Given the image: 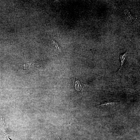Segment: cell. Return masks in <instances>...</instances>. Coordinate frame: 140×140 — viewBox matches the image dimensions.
Masks as SVG:
<instances>
[{
    "mask_svg": "<svg viewBox=\"0 0 140 140\" xmlns=\"http://www.w3.org/2000/svg\"><path fill=\"white\" fill-rule=\"evenodd\" d=\"M128 55V52H126V53L121 54L120 57L121 67L119 70L120 71L123 65L125 63L127 57Z\"/></svg>",
    "mask_w": 140,
    "mask_h": 140,
    "instance_id": "obj_1",
    "label": "cell"
},
{
    "mask_svg": "<svg viewBox=\"0 0 140 140\" xmlns=\"http://www.w3.org/2000/svg\"><path fill=\"white\" fill-rule=\"evenodd\" d=\"M75 88L77 91H80L82 89V85L81 83L79 81H77L75 83Z\"/></svg>",
    "mask_w": 140,
    "mask_h": 140,
    "instance_id": "obj_2",
    "label": "cell"
},
{
    "mask_svg": "<svg viewBox=\"0 0 140 140\" xmlns=\"http://www.w3.org/2000/svg\"><path fill=\"white\" fill-rule=\"evenodd\" d=\"M119 103H120L112 102V101H108V102L103 103L101 104V105H99L98 106H103L105 105H110L111 106H112L116 104H117Z\"/></svg>",
    "mask_w": 140,
    "mask_h": 140,
    "instance_id": "obj_3",
    "label": "cell"
},
{
    "mask_svg": "<svg viewBox=\"0 0 140 140\" xmlns=\"http://www.w3.org/2000/svg\"><path fill=\"white\" fill-rule=\"evenodd\" d=\"M51 140H61L56 133H54Z\"/></svg>",
    "mask_w": 140,
    "mask_h": 140,
    "instance_id": "obj_4",
    "label": "cell"
}]
</instances>
